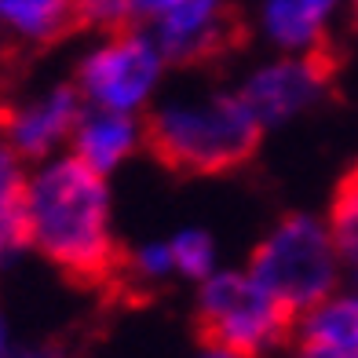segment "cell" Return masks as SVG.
I'll return each instance as SVG.
<instances>
[{"label": "cell", "mask_w": 358, "mask_h": 358, "mask_svg": "<svg viewBox=\"0 0 358 358\" xmlns=\"http://www.w3.org/2000/svg\"><path fill=\"white\" fill-rule=\"evenodd\" d=\"M11 351V329H8V318H4V311H0V358H4Z\"/></svg>", "instance_id": "obj_20"}, {"label": "cell", "mask_w": 358, "mask_h": 358, "mask_svg": "<svg viewBox=\"0 0 358 358\" xmlns=\"http://www.w3.org/2000/svg\"><path fill=\"white\" fill-rule=\"evenodd\" d=\"M169 73V55L143 26L103 29L85 55L77 59L73 88L85 106L143 113L157 99Z\"/></svg>", "instance_id": "obj_4"}, {"label": "cell", "mask_w": 358, "mask_h": 358, "mask_svg": "<svg viewBox=\"0 0 358 358\" xmlns=\"http://www.w3.org/2000/svg\"><path fill=\"white\" fill-rule=\"evenodd\" d=\"M169 245H172V259H176V278L201 282L220 267L216 238L208 231H201V227H183V231H176L169 238Z\"/></svg>", "instance_id": "obj_13"}, {"label": "cell", "mask_w": 358, "mask_h": 358, "mask_svg": "<svg viewBox=\"0 0 358 358\" xmlns=\"http://www.w3.org/2000/svg\"><path fill=\"white\" fill-rule=\"evenodd\" d=\"M29 165L15 154V146L0 136V213L22 201V183H26Z\"/></svg>", "instance_id": "obj_18"}, {"label": "cell", "mask_w": 358, "mask_h": 358, "mask_svg": "<svg viewBox=\"0 0 358 358\" xmlns=\"http://www.w3.org/2000/svg\"><path fill=\"white\" fill-rule=\"evenodd\" d=\"M143 0H77V19L95 29H124L139 26Z\"/></svg>", "instance_id": "obj_15"}, {"label": "cell", "mask_w": 358, "mask_h": 358, "mask_svg": "<svg viewBox=\"0 0 358 358\" xmlns=\"http://www.w3.org/2000/svg\"><path fill=\"white\" fill-rule=\"evenodd\" d=\"M238 92L252 110V117L259 121V128H282L322 99L325 73L315 55L274 52L245 73Z\"/></svg>", "instance_id": "obj_7"}, {"label": "cell", "mask_w": 358, "mask_h": 358, "mask_svg": "<svg viewBox=\"0 0 358 358\" xmlns=\"http://www.w3.org/2000/svg\"><path fill=\"white\" fill-rule=\"evenodd\" d=\"M329 231L340 252V267H344V282L358 289V194L351 187L340 190V198L333 205Z\"/></svg>", "instance_id": "obj_14"}, {"label": "cell", "mask_w": 358, "mask_h": 358, "mask_svg": "<svg viewBox=\"0 0 358 358\" xmlns=\"http://www.w3.org/2000/svg\"><path fill=\"white\" fill-rule=\"evenodd\" d=\"M351 0H256V29L274 52L315 55Z\"/></svg>", "instance_id": "obj_10"}, {"label": "cell", "mask_w": 358, "mask_h": 358, "mask_svg": "<svg viewBox=\"0 0 358 358\" xmlns=\"http://www.w3.org/2000/svg\"><path fill=\"white\" fill-rule=\"evenodd\" d=\"M29 249H34V241H29V223H26L22 201H19L0 213V271L15 267Z\"/></svg>", "instance_id": "obj_17"}, {"label": "cell", "mask_w": 358, "mask_h": 358, "mask_svg": "<svg viewBox=\"0 0 358 358\" xmlns=\"http://www.w3.org/2000/svg\"><path fill=\"white\" fill-rule=\"evenodd\" d=\"M348 187H351V190H355V194H358V172H355V176H351V179H348Z\"/></svg>", "instance_id": "obj_21"}, {"label": "cell", "mask_w": 358, "mask_h": 358, "mask_svg": "<svg viewBox=\"0 0 358 358\" xmlns=\"http://www.w3.org/2000/svg\"><path fill=\"white\" fill-rule=\"evenodd\" d=\"M128 271L136 274L143 285H161L176 278V259H172V245L165 241H143V245L132 249L128 256Z\"/></svg>", "instance_id": "obj_16"}, {"label": "cell", "mask_w": 358, "mask_h": 358, "mask_svg": "<svg viewBox=\"0 0 358 358\" xmlns=\"http://www.w3.org/2000/svg\"><path fill=\"white\" fill-rule=\"evenodd\" d=\"M139 26L169 62H201L234 34V0H143Z\"/></svg>", "instance_id": "obj_6"}, {"label": "cell", "mask_w": 358, "mask_h": 358, "mask_svg": "<svg viewBox=\"0 0 358 358\" xmlns=\"http://www.w3.org/2000/svg\"><path fill=\"white\" fill-rule=\"evenodd\" d=\"M289 318L292 311L249 267H216L208 278L198 282V322L208 344H220L245 358L267 355L289 333Z\"/></svg>", "instance_id": "obj_5"}, {"label": "cell", "mask_w": 358, "mask_h": 358, "mask_svg": "<svg viewBox=\"0 0 358 358\" xmlns=\"http://www.w3.org/2000/svg\"><path fill=\"white\" fill-rule=\"evenodd\" d=\"M194 358H245V355H238V351H227V348H220V344H208L201 355H194Z\"/></svg>", "instance_id": "obj_19"}, {"label": "cell", "mask_w": 358, "mask_h": 358, "mask_svg": "<svg viewBox=\"0 0 358 358\" xmlns=\"http://www.w3.org/2000/svg\"><path fill=\"white\" fill-rule=\"evenodd\" d=\"M351 4H355V15H358V0H351Z\"/></svg>", "instance_id": "obj_22"}, {"label": "cell", "mask_w": 358, "mask_h": 358, "mask_svg": "<svg viewBox=\"0 0 358 358\" xmlns=\"http://www.w3.org/2000/svg\"><path fill=\"white\" fill-rule=\"evenodd\" d=\"M292 358H358V289H336L300 315Z\"/></svg>", "instance_id": "obj_11"}, {"label": "cell", "mask_w": 358, "mask_h": 358, "mask_svg": "<svg viewBox=\"0 0 358 358\" xmlns=\"http://www.w3.org/2000/svg\"><path fill=\"white\" fill-rule=\"evenodd\" d=\"M146 139V128L139 113H121V110H103V106H85L73 124V136L66 150L80 157L95 172H117L128 165Z\"/></svg>", "instance_id": "obj_9"}, {"label": "cell", "mask_w": 358, "mask_h": 358, "mask_svg": "<svg viewBox=\"0 0 358 358\" xmlns=\"http://www.w3.org/2000/svg\"><path fill=\"white\" fill-rule=\"evenodd\" d=\"M80 110L85 99L73 85H44L0 110V136L15 146L26 165H37L70 146Z\"/></svg>", "instance_id": "obj_8"}, {"label": "cell", "mask_w": 358, "mask_h": 358, "mask_svg": "<svg viewBox=\"0 0 358 358\" xmlns=\"http://www.w3.org/2000/svg\"><path fill=\"white\" fill-rule=\"evenodd\" d=\"M249 271L278 296L292 315L311 311L315 303L333 296L344 282L340 252L329 223L318 216H285L256 245Z\"/></svg>", "instance_id": "obj_3"}, {"label": "cell", "mask_w": 358, "mask_h": 358, "mask_svg": "<svg viewBox=\"0 0 358 358\" xmlns=\"http://www.w3.org/2000/svg\"><path fill=\"white\" fill-rule=\"evenodd\" d=\"M80 22L77 0H0V41L44 48Z\"/></svg>", "instance_id": "obj_12"}, {"label": "cell", "mask_w": 358, "mask_h": 358, "mask_svg": "<svg viewBox=\"0 0 358 358\" xmlns=\"http://www.w3.org/2000/svg\"><path fill=\"white\" fill-rule=\"evenodd\" d=\"M22 213L34 249L73 278H103L117 256L113 198L103 172L62 150L29 165Z\"/></svg>", "instance_id": "obj_1"}, {"label": "cell", "mask_w": 358, "mask_h": 358, "mask_svg": "<svg viewBox=\"0 0 358 358\" xmlns=\"http://www.w3.org/2000/svg\"><path fill=\"white\" fill-rule=\"evenodd\" d=\"M259 121L234 88H208L157 103L146 136L169 165L183 172H223L241 165L259 139Z\"/></svg>", "instance_id": "obj_2"}]
</instances>
